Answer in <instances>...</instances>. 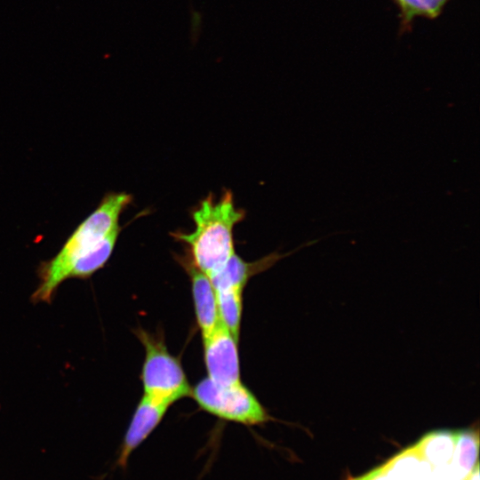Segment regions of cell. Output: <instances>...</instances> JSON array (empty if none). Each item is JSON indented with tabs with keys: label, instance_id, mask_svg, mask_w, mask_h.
Segmentation results:
<instances>
[{
	"label": "cell",
	"instance_id": "obj_8",
	"mask_svg": "<svg viewBox=\"0 0 480 480\" xmlns=\"http://www.w3.org/2000/svg\"><path fill=\"white\" fill-rule=\"evenodd\" d=\"M290 253L279 254L276 252L254 262L244 261L234 253L226 264L209 278L214 290L237 289L243 291L251 276L269 268Z\"/></svg>",
	"mask_w": 480,
	"mask_h": 480
},
{
	"label": "cell",
	"instance_id": "obj_15",
	"mask_svg": "<svg viewBox=\"0 0 480 480\" xmlns=\"http://www.w3.org/2000/svg\"><path fill=\"white\" fill-rule=\"evenodd\" d=\"M191 17H190V20H191V29H190V34H191V42H192V44L195 45L197 42V39L199 37V35L201 33V28H202V14L197 12V11H195L191 8Z\"/></svg>",
	"mask_w": 480,
	"mask_h": 480
},
{
	"label": "cell",
	"instance_id": "obj_14",
	"mask_svg": "<svg viewBox=\"0 0 480 480\" xmlns=\"http://www.w3.org/2000/svg\"><path fill=\"white\" fill-rule=\"evenodd\" d=\"M400 11L401 31L409 30L416 17L435 19L450 0H393Z\"/></svg>",
	"mask_w": 480,
	"mask_h": 480
},
{
	"label": "cell",
	"instance_id": "obj_12",
	"mask_svg": "<svg viewBox=\"0 0 480 480\" xmlns=\"http://www.w3.org/2000/svg\"><path fill=\"white\" fill-rule=\"evenodd\" d=\"M120 231L121 227L117 226L100 244L79 259L74 265L68 278H87L103 268L114 251Z\"/></svg>",
	"mask_w": 480,
	"mask_h": 480
},
{
	"label": "cell",
	"instance_id": "obj_13",
	"mask_svg": "<svg viewBox=\"0 0 480 480\" xmlns=\"http://www.w3.org/2000/svg\"><path fill=\"white\" fill-rule=\"evenodd\" d=\"M220 322L238 341L243 308L242 290H215Z\"/></svg>",
	"mask_w": 480,
	"mask_h": 480
},
{
	"label": "cell",
	"instance_id": "obj_7",
	"mask_svg": "<svg viewBox=\"0 0 480 480\" xmlns=\"http://www.w3.org/2000/svg\"><path fill=\"white\" fill-rule=\"evenodd\" d=\"M182 263L191 278L196 322L204 340L220 323L216 292L208 276L197 269L188 259Z\"/></svg>",
	"mask_w": 480,
	"mask_h": 480
},
{
	"label": "cell",
	"instance_id": "obj_4",
	"mask_svg": "<svg viewBox=\"0 0 480 480\" xmlns=\"http://www.w3.org/2000/svg\"><path fill=\"white\" fill-rule=\"evenodd\" d=\"M191 396L204 411L224 420L254 426L270 420L266 409L242 382L223 385L207 377L191 390Z\"/></svg>",
	"mask_w": 480,
	"mask_h": 480
},
{
	"label": "cell",
	"instance_id": "obj_11",
	"mask_svg": "<svg viewBox=\"0 0 480 480\" xmlns=\"http://www.w3.org/2000/svg\"><path fill=\"white\" fill-rule=\"evenodd\" d=\"M456 442V431L439 429L428 432L414 444L433 468L450 464Z\"/></svg>",
	"mask_w": 480,
	"mask_h": 480
},
{
	"label": "cell",
	"instance_id": "obj_3",
	"mask_svg": "<svg viewBox=\"0 0 480 480\" xmlns=\"http://www.w3.org/2000/svg\"><path fill=\"white\" fill-rule=\"evenodd\" d=\"M134 332L146 353L141 371L144 396L168 406L191 396L184 370L180 361L168 352L164 340L141 328Z\"/></svg>",
	"mask_w": 480,
	"mask_h": 480
},
{
	"label": "cell",
	"instance_id": "obj_17",
	"mask_svg": "<svg viewBox=\"0 0 480 480\" xmlns=\"http://www.w3.org/2000/svg\"><path fill=\"white\" fill-rule=\"evenodd\" d=\"M346 480H390L389 477L386 475L381 466L376 468L367 474L360 476H349Z\"/></svg>",
	"mask_w": 480,
	"mask_h": 480
},
{
	"label": "cell",
	"instance_id": "obj_6",
	"mask_svg": "<svg viewBox=\"0 0 480 480\" xmlns=\"http://www.w3.org/2000/svg\"><path fill=\"white\" fill-rule=\"evenodd\" d=\"M170 406L143 396L138 404L117 451L114 467L125 470L132 452L159 425Z\"/></svg>",
	"mask_w": 480,
	"mask_h": 480
},
{
	"label": "cell",
	"instance_id": "obj_10",
	"mask_svg": "<svg viewBox=\"0 0 480 480\" xmlns=\"http://www.w3.org/2000/svg\"><path fill=\"white\" fill-rule=\"evenodd\" d=\"M479 447L478 428L456 431V442L450 468L458 480H466L477 464Z\"/></svg>",
	"mask_w": 480,
	"mask_h": 480
},
{
	"label": "cell",
	"instance_id": "obj_16",
	"mask_svg": "<svg viewBox=\"0 0 480 480\" xmlns=\"http://www.w3.org/2000/svg\"><path fill=\"white\" fill-rule=\"evenodd\" d=\"M425 480H458L449 465L433 468L431 474Z\"/></svg>",
	"mask_w": 480,
	"mask_h": 480
},
{
	"label": "cell",
	"instance_id": "obj_9",
	"mask_svg": "<svg viewBox=\"0 0 480 480\" xmlns=\"http://www.w3.org/2000/svg\"><path fill=\"white\" fill-rule=\"evenodd\" d=\"M381 468L390 480H425L433 470L415 445L396 454Z\"/></svg>",
	"mask_w": 480,
	"mask_h": 480
},
{
	"label": "cell",
	"instance_id": "obj_2",
	"mask_svg": "<svg viewBox=\"0 0 480 480\" xmlns=\"http://www.w3.org/2000/svg\"><path fill=\"white\" fill-rule=\"evenodd\" d=\"M127 193H108L98 207L69 236L60 252L41 264L35 302H50L59 285L69 277L76 262L94 249L117 226L121 213L132 203Z\"/></svg>",
	"mask_w": 480,
	"mask_h": 480
},
{
	"label": "cell",
	"instance_id": "obj_1",
	"mask_svg": "<svg viewBox=\"0 0 480 480\" xmlns=\"http://www.w3.org/2000/svg\"><path fill=\"white\" fill-rule=\"evenodd\" d=\"M191 216L194 231L172 236L188 245L190 262L210 277L235 253L233 230L244 219L245 212L236 207L232 192L225 191L216 202L209 194Z\"/></svg>",
	"mask_w": 480,
	"mask_h": 480
},
{
	"label": "cell",
	"instance_id": "obj_5",
	"mask_svg": "<svg viewBox=\"0 0 480 480\" xmlns=\"http://www.w3.org/2000/svg\"><path fill=\"white\" fill-rule=\"evenodd\" d=\"M237 342L220 322L204 340V362L210 380L223 385L241 382Z\"/></svg>",
	"mask_w": 480,
	"mask_h": 480
},
{
	"label": "cell",
	"instance_id": "obj_18",
	"mask_svg": "<svg viewBox=\"0 0 480 480\" xmlns=\"http://www.w3.org/2000/svg\"><path fill=\"white\" fill-rule=\"evenodd\" d=\"M466 480H479V468L478 463L476 465V467L473 468L469 476Z\"/></svg>",
	"mask_w": 480,
	"mask_h": 480
}]
</instances>
